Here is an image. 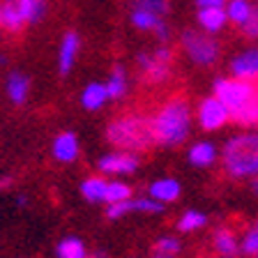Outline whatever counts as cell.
Returning a JSON list of instances; mask_svg holds the SVG:
<instances>
[{"instance_id":"6da1fadb","label":"cell","mask_w":258,"mask_h":258,"mask_svg":"<svg viewBox=\"0 0 258 258\" xmlns=\"http://www.w3.org/2000/svg\"><path fill=\"white\" fill-rule=\"evenodd\" d=\"M155 145L180 148L191 134V106L182 97H171L152 115Z\"/></svg>"},{"instance_id":"7a4b0ae2","label":"cell","mask_w":258,"mask_h":258,"mask_svg":"<svg viewBox=\"0 0 258 258\" xmlns=\"http://www.w3.org/2000/svg\"><path fill=\"white\" fill-rule=\"evenodd\" d=\"M221 166L231 180H251L258 175V129L226 141L221 148Z\"/></svg>"},{"instance_id":"3957f363","label":"cell","mask_w":258,"mask_h":258,"mask_svg":"<svg viewBox=\"0 0 258 258\" xmlns=\"http://www.w3.org/2000/svg\"><path fill=\"white\" fill-rule=\"evenodd\" d=\"M106 141L129 152H145L155 145V132H152V118L143 113H132V115H120L106 124Z\"/></svg>"},{"instance_id":"277c9868","label":"cell","mask_w":258,"mask_h":258,"mask_svg":"<svg viewBox=\"0 0 258 258\" xmlns=\"http://www.w3.org/2000/svg\"><path fill=\"white\" fill-rule=\"evenodd\" d=\"M215 95L228 106L233 120V113L242 111L258 95V81H244V79H235V76L226 79L224 76V79L215 81Z\"/></svg>"},{"instance_id":"5b68a950","label":"cell","mask_w":258,"mask_h":258,"mask_svg":"<svg viewBox=\"0 0 258 258\" xmlns=\"http://www.w3.org/2000/svg\"><path fill=\"white\" fill-rule=\"evenodd\" d=\"M182 48L184 53L189 55V60L201 67H208V64H215L217 58L221 53V46L210 32H201V30H184L182 32Z\"/></svg>"},{"instance_id":"8992f818","label":"cell","mask_w":258,"mask_h":258,"mask_svg":"<svg viewBox=\"0 0 258 258\" xmlns=\"http://www.w3.org/2000/svg\"><path fill=\"white\" fill-rule=\"evenodd\" d=\"M136 62H139V70L148 83H164L171 76L173 51L166 46H159L152 53H145L143 51V53H139Z\"/></svg>"},{"instance_id":"52a82bcc","label":"cell","mask_w":258,"mask_h":258,"mask_svg":"<svg viewBox=\"0 0 258 258\" xmlns=\"http://www.w3.org/2000/svg\"><path fill=\"white\" fill-rule=\"evenodd\" d=\"M228 120H231V111H228V106L217 95H210L205 99H201L199 106H196V122L201 124L203 132H217Z\"/></svg>"},{"instance_id":"ba28073f","label":"cell","mask_w":258,"mask_h":258,"mask_svg":"<svg viewBox=\"0 0 258 258\" xmlns=\"http://www.w3.org/2000/svg\"><path fill=\"white\" fill-rule=\"evenodd\" d=\"M139 152H129V150H115V152H106L99 157L97 168L102 175H113V177H122V175H132L139 171Z\"/></svg>"},{"instance_id":"9c48e42d","label":"cell","mask_w":258,"mask_h":258,"mask_svg":"<svg viewBox=\"0 0 258 258\" xmlns=\"http://www.w3.org/2000/svg\"><path fill=\"white\" fill-rule=\"evenodd\" d=\"M79 139H76L74 132H60L58 136L51 143V155H53L55 161L60 164H72V161L79 159Z\"/></svg>"},{"instance_id":"30bf717a","label":"cell","mask_w":258,"mask_h":258,"mask_svg":"<svg viewBox=\"0 0 258 258\" xmlns=\"http://www.w3.org/2000/svg\"><path fill=\"white\" fill-rule=\"evenodd\" d=\"M212 247H215V251L219 253L221 258H235L237 253H242L240 237H237L235 231L228 228V226L215 228V233H212Z\"/></svg>"},{"instance_id":"8fae6325","label":"cell","mask_w":258,"mask_h":258,"mask_svg":"<svg viewBox=\"0 0 258 258\" xmlns=\"http://www.w3.org/2000/svg\"><path fill=\"white\" fill-rule=\"evenodd\" d=\"M231 74L235 79L244 81H258V48H247L233 58Z\"/></svg>"},{"instance_id":"7c38bea8","label":"cell","mask_w":258,"mask_h":258,"mask_svg":"<svg viewBox=\"0 0 258 258\" xmlns=\"http://www.w3.org/2000/svg\"><path fill=\"white\" fill-rule=\"evenodd\" d=\"M180 194H182V184L177 182L175 177H159L148 187V196H152L155 201H159L164 205L175 203L180 199Z\"/></svg>"},{"instance_id":"4fadbf2b","label":"cell","mask_w":258,"mask_h":258,"mask_svg":"<svg viewBox=\"0 0 258 258\" xmlns=\"http://www.w3.org/2000/svg\"><path fill=\"white\" fill-rule=\"evenodd\" d=\"M217 157H219V150H217V145L210 143V141H196L187 150L189 164L196 168H210L217 161Z\"/></svg>"},{"instance_id":"5bb4252c","label":"cell","mask_w":258,"mask_h":258,"mask_svg":"<svg viewBox=\"0 0 258 258\" xmlns=\"http://www.w3.org/2000/svg\"><path fill=\"white\" fill-rule=\"evenodd\" d=\"M79 35L76 32H67L62 37V44H60V53H58V72L60 76H67L72 72L76 62V55H79Z\"/></svg>"},{"instance_id":"9a60e30c","label":"cell","mask_w":258,"mask_h":258,"mask_svg":"<svg viewBox=\"0 0 258 258\" xmlns=\"http://www.w3.org/2000/svg\"><path fill=\"white\" fill-rule=\"evenodd\" d=\"M108 99H111V97H108L106 83H97V81L88 83V86L83 88V92H81V104H83L86 111H99Z\"/></svg>"},{"instance_id":"2e32d148","label":"cell","mask_w":258,"mask_h":258,"mask_svg":"<svg viewBox=\"0 0 258 258\" xmlns=\"http://www.w3.org/2000/svg\"><path fill=\"white\" fill-rule=\"evenodd\" d=\"M108 180L104 175H90L81 182V196L88 203H106Z\"/></svg>"},{"instance_id":"e0dca14e","label":"cell","mask_w":258,"mask_h":258,"mask_svg":"<svg viewBox=\"0 0 258 258\" xmlns=\"http://www.w3.org/2000/svg\"><path fill=\"white\" fill-rule=\"evenodd\" d=\"M226 21H228V14H226L224 7H201L199 10V23L210 35L224 30Z\"/></svg>"},{"instance_id":"ac0fdd59","label":"cell","mask_w":258,"mask_h":258,"mask_svg":"<svg viewBox=\"0 0 258 258\" xmlns=\"http://www.w3.org/2000/svg\"><path fill=\"white\" fill-rule=\"evenodd\" d=\"M28 92H30V81H28V76L21 74V72H12V74L7 76V95H10L12 104H16V106L26 104Z\"/></svg>"},{"instance_id":"d6986e66","label":"cell","mask_w":258,"mask_h":258,"mask_svg":"<svg viewBox=\"0 0 258 258\" xmlns=\"http://www.w3.org/2000/svg\"><path fill=\"white\" fill-rule=\"evenodd\" d=\"M88 249L86 242L76 235H67L55 244V256L58 258H88Z\"/></svg>"},{"instance_id":"ffe728a7","label":"cell","mask_w":258,"mask_h":258,"mask_svg":"<svg viewBox=\"0 0 258 258\" xmlns=\"http://www.w3.org/2000/svg\"><path fill=\"white\" fill-rule=\"evenodd\" d=\"M0 23L7 28L10 32H19L26 23L21 14V7H19V0H5L3 5V14H0Z\"/></svg>"},{"instance_id":"44dd1931","label":"cell","mask_w":258,"mask_h":258,"mask_svg":"<svg viewBox=\"0 0 258 258\" xmlns=\"http://www.w3.org/2000/svg\"><path fill=\"white\" fill-rule=\"evenodd\" d=\"M127 88H129V81H127V72H124L122 64H115L111 70V76L106 81V90L111 99H122L127 95Z\"/></svg>"},{"instance_id":"7402d4cb","label":"cell","mask_w":258,"mask_h":258,"mask_svg":"<svg viewBox=\"0 0 258 258\" xmlns=\"http://www.w3.org/2000/svg\"><path fill=\"white\" fill-rule=\"evenodd\" d=\"M208 224V215L199 210H184L177 219V231L180 233H196Z\"/></svg>"},{"instance_id":"603a6c76","label":"cell","mask_w":258,"mask_h":258,"mask_svg":"<svg viewBox=\"0 0 258 258\" xmlns=\"http://www.w3.org/2000/svg\"><path fill=\"white\" fill-rule=\"evenodd\" d=\"M253 7L249 0H228L226 3V14H228V21H233L235 26H242L251 16Z\"/></svg>"},{"instance_id":"cb8c5ba5","label":"cell","mask_w":258,"mask_h":258,"mask_svg":"<svg viewBox=\"0 0 258 258\" xmlns=\"http://www.w3.org/2000/svg\"><path fill=\"white\" fill-rule=\"evenodd\" d=\"M134 189L129 187L124 180L115 177V180H108V189H106V205L111 203H120V201H129L132 199Z\"/></svg>"},{"instance_id":"d4e9b609","label":"cell","mask_w":258,"mask_h":258,"mask_svg":"<svg viewBox=\"0 0 258 258\" xmlns=\"http://www.w3.org/2000/svg\"><path fill=\"white\" fill-rule=\"evenodd\" d=\"M233 122H237L240 127H251V129H258V95L253 97L251 102L242 111L233 113Z\"/></svg>"},{"instance_id":"484cf974","label":"cell","mask_w":258,"mask_h":258,"mask_svg":"<svg viewBox=\"0 0 258 258\" xmlns=\"http://www.w3.org/2000/svg\"><path fill=\"white\" fill-rule=\"evenodd\" d=\"M180 251H182V244L173 235H161L155 244V256L159 258H177Z\"/></svg>"},{"instance_id":"4316f807","label":"cell","mask_w":258,"mask_h":258,"mask_svg":"<svg viewBox=\"0 0 258 258\" xmlns=\"http://www.w3.org/2000/svg\"><path fill=\"white\" fill-rule=\"evenodd\" d=\"M19 7L26 23H37L46 12V0H19Z\"/></svg>"},{"instance_id":"83f0119b","label":"cell","mask_w":258,"mask_h":258,"mask_svg":"<svg viewBox=\"0 0 258 258\" xmlns=\"http://www.w3.org/2000/svg\"><path fill=\"white\" fill-rule=\"evenodd\" d=\"M161 21V16L152 14V12H145V10H136L132 12V23H134V28H139V30H155V26Z\"/></svg>"},{"instance_id":"f1b7e54d","label":"cell","mask_w":258,"mask_h":258,"mask_svg":"<svg viewBox=\"0 0 258 258\" xmlns=\"http://www.w3.org/2000/svg\"><path fill=\"white\" fill-rule=\"evenodd\" d=\"M132 212H136V208H134V199L106 205V219H111V221H120L122 217L132 215Z\"/></svg>"},{"instance_id":"f546056e","label":"cell","mask_w":258,"mask_h":258,"mask_svg":"<svg viewBox=\"0 0 258 258\" xmlns=\"http://www.w3.org/2000/svg\"><path fill=\"white\" fill-rule=\"evenodd\" d=\"M240 244H242V253H247V256H258V221L244 231V235L240 237Z\"/></svg>"},{"instance_id":"4dcf8cb0","label":"cell","mask_w":258,"mask_h":258,"mask_svg":"<svg viewBox=\"0 0 258 258\" xmlns=\"http://www.w3.org/2000/svg\"><path fill=\"white\" fill-rule=\"evenodd\" d=\"M134 208L136 212H143V215H161L166 205L155 201L152 196H141V199H134Z\"/></svg>"},{"instance_id":"1f68e13d","label":"cell","mask_w":258,"mask_h":258,"mask_svg":"<svg viewBox=\"0 0 258 258\" xmlns=\"http://www.w3.org/2000/svg\"><path fill=\"white\" fill-rule=\"evenodd\" d=\"M134 7H136V10L152 12V14H157V16H164L168 12V3H166V0H136Z\"/></svg>"},{"instance_id":"d6a6232c","label":"cell","mask_w":258,"mask_h":258,"mask_svg":"<svg viewBox=\"0 0 258 258\" xmlns=\"http://www.w3.org/2000/svg\"><path fill=\"white\" fill-rule=\"evenodd\" d=\"M240 30H242V35H244V37H249V39H258V7H253L251 16H249L247 21L242 23Z\"/></svg>"},{"instance_id":"836d02e7","label":"cell","mask_w":258,"mask_h":258,"mask_svg":"<svg viewBox=\"0 0 258 258\" xmlns=\"http://www.w3.org/2000/svg\"><path fill=\"white\" fill-rule=\"evenodd\" d=\"M152 32H155V37L159 39V42H166V39L171 37V30H168L166 21H159V23L155 26V30H152Z\"/></svg>"},{"instance_id":"e575fe53","label":"cell","mask_w":258,"mask_h":258,"mask_svg":"<svg viewBox=\"0 0 258 258\" xmlns=\"http://www.w3.org/2000/svg\"><path fill=\"white\" fill-rule=\"evenodd\" d=\"M199 7H224L226 0H196Z\"/></svg>"},{"instance_id":"d590c367","label":"cell","mask_w":258,"mask_h":258,"mask_svg":"<svg viewBox=\"0 0 258 258\" xmlns=\"http://www.w3.org/2000/svg\"><path fill=\"white\" fill-rule=\"evenodd\" d=\"M7 187H12V175H0V191H5Z\"/></svg>"},{"instance_id":"8d00e7d4","label":"cell","mask_w":258,"mask_h":258,"mask_svg":"<svg viewBox=\"0 0 258 258\" xmlns=\"http://www.w3.org/2000/svg\"><path fill=\"white\" fill-rule=\"evenodd\" d=\"M249 191H251L253 196H258V175L249 180Z\"/></svg>"},{"instance_id":"74e56055","label":"cell","mask_w":258,"mask_h":258,"mask_svg":"<svg viewBox=\"0 0 258 258\" xmlns=\"http://www.w3.org/2000/svg\"><path fill=\"white\" fill-rule=\"evenodd\" d=\"M88 258H108V253L102 251V249H95V251L88 253Z\"/></svg>"},{"instance_id":"f35d334b","label":"cell","mask_w":258,"mask_h":258,"mask_svg":"<svg viewBox=\"0 0 258 258\" xmlns=\"http://www.w3.org/2000/svg\"><path fill=\"white\" fill-rule=\"evenodd\" d=\"M16 203L21 205V208H26V205H28V196H26V194H21V196L16 199Z\"/></svg>"},{"instance_id":"ab89813d","label":"cell","mask_w":258,"mask_h":258,"mask_svg":"<svg viewBox=\"0 0 258 258\" xmlns=\"http://www.w3.org/2000/svg\"><path fill=\"white\" fill-rule=\"evenodd\" d=\"M0 14H3V5H0Z\"/></svg>"},{"instance_id":"60d3db41","label":"cell","mask_w":258,"mask_h":258,"mask_svg":"<svg viewBox=\"0 0 258 258\" xmlns=\"http://www.w3.org/2000/svg\"><path fill=\"white\" fill-rule=\"evenodd\" d=\"M152 258H159V256H152Z\"/></svg>"},{"instance_id":"b9f144b4","label":"cell","mask_w":258,"mask_h":258,"mask_svg":"<svg viewBox=\"0 0 258 258\" xmlns=\"http://www.w3.org/2000/svg\"><path fill=\"white\" fill-rule=\"evenodd\" d=\"M256 258H258V256H256Z\"/></svg>"}]
</instances>
